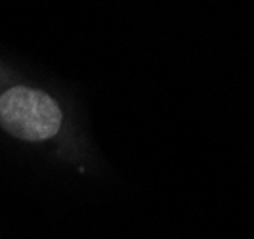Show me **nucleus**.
Listing matches in <instances>:
<instances>
[{"label":"nucleus","mask_w":254,"mask_h":239,"mask_svg":"<svg viewBox=\"0 0 254 239\" xmlns=\"http://www.w3.org/2000/svg\"><path fill=\"white\" fill-rule=\"evenodd\" d=\"M0 125L15 138L40 142L58 134L62 111L48 94L13 86L0 96Z\"/></svg>","instance_id":"f257e3e1"}]
</instances>
